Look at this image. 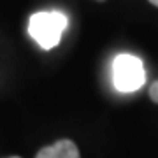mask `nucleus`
<instances>
[{
	"instance_id": "1",
	"label": "nucleus",
	"mask_w": 158,
	"mask_h": 158,
	"mask_svg": "<svg viewBox=\"0 0 158 158\" xmlns=\"http://www.w3.org/2000/svg\"><path fill=\"white\" fill-rule=\"evenodd\" d=\"M67 25L69 19L63 12L40 11L30 16L28 34L42 49H53L55 46L60 44Z\"/></svg>"
},
{
	"instance_id": "2",
	"label": "nucleus",
	"mask_w": 158,
	"mask_h": 158,
	"mask_svg": "<svg viewBox=\"0 0 158 158\" xmlns=\"http://www.w3.org/2000/svg\"><path fill=\"white\" fill-rule=\"evenodd\" d=\"M113 81L118 91H137L146 81L142 62L134 55H118L113 62Z\"/></svg>"
},
{
	"instance_id": "3",
	"label": "nucleus",
	"mask_w": 158,
	"mask_h": 158,
	"mask_svg": "<svg viewBox=\"0 0 158 158\" xmlns=\"http://www.w3.org/2000/svg\"><path fill=\"white\" fill-rule=\"evenodd\" d=\"M35 158H79V149L72 141L62 139L51 146L42 148Z\"/></svg>"
},
{
	"instance_id": "4",
	"label": "nucleus",
	"mask_w": 158,
	"mask_h": 158,
	"mask_svg": "<svg viewBox=\"0 0 158 158\" xmlns=\"http://www.w3.org/2000/svg\"><path fill=\"white\" fill-rule=\"evenodd\" d=\"M149 97H151L153 102L158 104V81H155L151 86H149Z\"/></svg>"
},
{
	"instance_id": "5",
	"label": "nucleus",
	"mask_w": 158,
	"mask_h": 158,
	"mask_svg": "<svg viewBox=\"0 0 158 158\" xmlns=\"http://www.w3.org/2000/svg\"><path fill=\"white\" fill-rule=\"evenodd\" d=\"M149 2H151V4H153L155 7H158V0H149Z\"/></svg>"
},
{
	"instance_id": "6",
	"label": "nucleus",
	"mask_w": 158,
	"mask_h": 158,
	"mask_svg": "<svg viewBox=\"0 0 158 158\" xmlns=\"http://www.w3.org/2000/svg\"><path fill=\"white\" fill-rule=\"evenodd\" d=\"M11 158H19V156H11Z\"/></svg>"
},
{
	"instance_id": "7",
	"label": "nucleus",
	"mask_w": 158,
	"mask_h": 158,
	"mask_svg": "<svg viewBox=\"0 0 158 158\" xmlns=\"http://www.w3.org/2000/svg\"><path fill=\"white\" fill-rule=\"evenodd\" d=\"M98 2H102V0H98Z\"/></svg>"
}]
</instances>
